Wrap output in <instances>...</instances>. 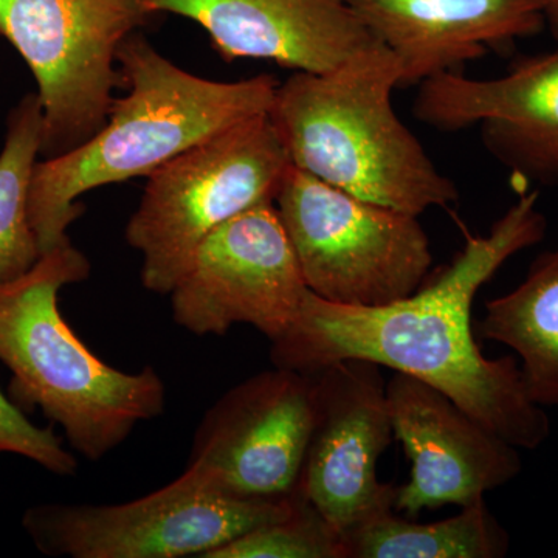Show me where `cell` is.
<instances>
[{"label":"cell","mask_w":558,"mask_h":558,"mask_svg":"<svg viewBox=\"0 0 558 558\" xmlns=\"http://www.w3.org/2000/svg\"><path fill=\"white\" fill-rule=\"evenodd\" d=\"M538 193H521L486 236L465 234L464 248L407 299L385 306L330 303L310 289L277 340L278 368L314 374L343 360H366L425 381L484 427L520 450H537L550 418L529 398L519 360L487 359L473 329V301L506 260L545 240Z\"/></svg>","instance_id":"1"},{"label":"cell","mask_w":558,"mask_h":558,"mask_svg":"<svg viewBox=\"0 0 558 558\" xmlns=\"http://www.w3.org/2000/svg\"><path fill=\"white\" fill-rule=\"evenodd\" d=\"M119 65L128 92L113 101L105 126L33 171L28 211L43 255L70 241L83 194L148 178L205 138L269 113L279 86L267 73L230 83L194 75L137 32L120 47Z\"/></svg>","instance_id":"2"},{"label":"cell","mask_w":558,"mask_h":558,"mask_svg":"<svg viewBox=\"0 0 558 558\" xmlns=\"http://www.w3.org/2000/svg\"><path fill=\"white\" fill-rule=\"evenodd\" d=\"M398 58L376 40L326 73L279 83L269 119L290 163L349 194L421 216L458 189L392 108Z\"/></svg>","instance_id":"3"},{"label":"cell","mask_w":558,"mask_h":558,"mask_svg":"<svg viewBox=\"0 0 558 558\" xmlns=\"http://www.w3.org/2000/svg\"><path fill=\"white\" fill-rule=\"evenodd\" d=\"M90 269L68 241L0 284V362L17 405L38 407L75 453L97 462L163 414L167 388L153 366L124 373L102 362L62 317L61 290L86 281Z\"/></svg>","instance_id":"4"},{"label":"cell","mask_w":558,"mask_h":558,"mask_svg":"<svg viewBox=\"0 0 558 558\" xmlns=\"http://www.w3.org/2000/svg\"><path fill=\"white\" fill-rule=\"evenodd\" d=\"M290 159L267 113L191 146L148 175L126 226L143 288L170 295L202 242L245 209L275 202Z\"/></svg>","instance_id":"5"},{"label":"cell","mask_w":558,"mask_h":558,"mask_svg":"<svg viewBox=\"0 0 558 558\" xmlns=\"http://www.w3.org/2000/svg\"><path fill=\"white\" fill-rule=\"evenodd\" d=\"M275 205L304 282L319 299L385 306L428 278L433 255L418 216L360 199L293 165Z\"/></svg>","instance_id":"6"},{"label":"cell","mask_w":558,"mask_h":558,"mask_svg":"<svg viewBox=\"0 0 558 558\" xmlns=\"http://www.w3.org/2000/svg\"><path fill=\"white\" fill-rule=\"evenodd\" d=\"M295 494L279 501L238 498L186 468L167 486L120 505L32 506L22 517V527L50 557L205 558L284 517Z\"/></svg>","instance_id":"7"},{"label":"cell","mask_w":558,"mask_h":558,"mask_svg":"<svg viewBox=\"0 0 558 558\" xmlns=\"http://www.w3.org/2000/svg\"><path fill=\"white\" fill-rule=\"evenodd\" d=\"M149 16L143 0H0V38L38 86L43 156L68 153L105 126L123 84L120 47Z\"/></svg>","instance_id":"8"},{"label":"cell","mask_w":558,"mask_h":558,"mask_svg":"<svg viewBox=\"0 0 558 558\" xmlns=\"http://www.w3.org/2000/svg\"><path fill=\"white\" fill-rule=\"evenodd\" d=\"M306 292L277 205L263 202L202 242L171 290L172 319L194 336L250 325L274 341L292 325Z\"/></svg>","instance_id":"9"},{"label":"cell","mask_w":558,"mask_h":558,"mask_svg":"<svg viewBox=\"0 0 558 558\" xmlns=\"http://www.w3.org/2000/svg\"><path fill=\"white\" fill-rule=\"evenodd\" d=\"M315 410L314 374L263 371L205 413L189 468L233 497L279 501L299 487Z\"/></svg>","instance_id":"10"},{"label":"cell","mask_w":558,"mask_h":558,"mask_svg":"<svg viewBox=\"0 0 558 558\" xmlns=\"http://www.w3.org/2000/svg\"><path fill=\"white\" fill-rule=\"evenodd\" d=\"M315 410L296 490L341 537L395 509L377 464L395 439L380 366L349 359L314 373Z\"/></svg>","instance_id":"11"},{"label":"cell","mask_w":558,"mask_h":558,"mask_svg":"<svg viewBox=\"0 0 558 558\" xmlns=\"http://www.w3.org/2000/svg\"><path fill=\"white\" fill-rule=\"evenodd\" d=\"M414 117L432 130L480 128L523 185H558V50L521 58L498 78L444 72L418 84Z\"/></svg>","instance_id":"12"},{"label":"cell","mask_w":558,"mask_h":558,"mask_svg":"<svg viewBox=\"0 0 558 558\" xmlns=\"http://www.w3.org/2000/svg\"><path fill=\"white\" fill-rule=\"evenodd\" d=\"M387 399L395 438L411 464L409 483L396 487L399 513L416 519L425 509L464 508L523 470L520 449L425 381L396 373Z\"/></svg>","instance_id":"13"},{"label":"cell","mask_w":558,"mask_h":558,"mask_svg":"<svg viewBox=\"0 0 558 558\" xmlns=\"http://www.w3.org/2000/svg\"><path fill=\"white\" fill-rule=\"evenodd\" d=\"M146 11L199 24L227 61L269 60L326 73L376 38L348 0H143Z\"/></svg>","instance_id":"14"},{"label":"cell","mask_w":558,"mask_h":558,"mask_svg":"<svg viewBox=\"0 0 558 558\" xmlns=\"http://www.w3.org/2000/svg\"><path fill=\"white\" fill-rule=\"evenodd\" d=\"M398 58L400 86L459 72L490 50L545 28L543 0H348Z\"/></svg>","instance_id":"15"},{"label":"cell","mask_w":558,"mask_h":558,"mask_svg":"<svg viewBox=\"0 0 558 558\" xmlns=\"http://www.w3.org/2000/svg\"><path fill=\"white\" fill-rule=\"evenodd\" d=\"M475 329L515 352L529 398L558 409V247L542 253L515 289L488 300Z\"/></svg>","instance_id":"16"},{"label":"cell","mask_w":558,"mask_h":558,"mask_svg":"<svg viewBox=\"0 0 558 558\" xmlns=\"http://www.w3.org/2000/svg\"><path fill=\"white\" fill-rule=\"evenodd\" d=\"M347 558H502L508 531L486 499L464 506L451 519L416 523L391 509L343 535Z\"/></svg>","instance_id":"17"},{"label":"cell","mask_w":558,"mask_h":558,"mask_svg":"<svg viewBox=\"0 0 558 558\" xmlns=\"http://www.w3.org/2000/svg\"><path fill=\"white\" fill-rule=\"evenodd\" d=\"M40 146L43 106L31 92L10 110L0 150V284L27 274L43 256L28 211Z\"/></svg>","instance_id":"18"},{"label":"cell","mask_w":558,"mask_h":558,"mask_svg":"<svg viewBox=\"0 0 558 558\" xmlns=\"http://www.w3.org/2000/svg\"><path fill=\"white\" fill-rule=\"evenodd\" d=\"M205 558H347V549L340 532L296 490L284 517L231 539Z\"/></svg>","instance_id":"19"},{"label":"cell","mask_w":558,"mask_h":558,"mask_svg":"<svg viewBox=\"0 0 558 558\" xmlns=\"http://www.w3.org/2000/svg\"><path fill=\"white\" fill-rule=\"evenodd\" d=\"M0 454H17L36 465L69 478L78 472L75 454L51 428L39 427L25 416L16 402L7 398L0 389Z\"/></svg>","instance_id":"20"},{"label":"cell","mask_w":558,"mask_h":558,"mask_svg":"<svg viewBox=\"0 0 558 558\" xmlns=\"http://www.w3.org/2000/svg\"><path fill=\"white\" fill-rule=\"evenodd\" d=\"M545 27H548L554 40L558 44V0H543Z\"/></svg>","instance_id":"21"}]
</instances>
